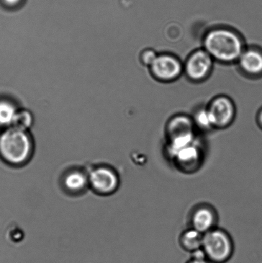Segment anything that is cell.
Segmentation results:
<instances>
[{
	"mask_svg": "<svg viewBox=\"0 0 262 263\" xmlns=\"http://www.w3.org/2000/svg\"><path fill=\"white\" fill-rule=\"evenodd\" d=\"M204 46L214 60L226 64L238 61L245 50L240 36L226 28H214L208 32L204 37Z\"/></svg>",
	"mask_w": 262,
	"mask_h": 263,
	"instance_id": "cell-1",
	"label": "cell"
},
{
	"mask_svg": "<svg viewBox=\"0 0 262 263\" xmlns=\"http://www.w3.org/2000/svg\"><path fill=\"white\" fill-rule=\"evenodd\" d=\"M202 250L209 262L227 263L234 254V241L227 230L218 226L204 234Z\"/></svg>",
	"mask_w": 262,
	"mask_h": 263,
	"instance_id": "cell-2",
	"label": "cell"
},
{
	"mask_svg": "<svg viewBox=\"0 0 262 263\" xmlns=\"http://www.w3.org/2000/svg\"><path fill=\"white\" fill-rule=\"evenodd\" d=\"M193 119L179 115L171 118L166 127V154L194 143L197 138Z\"/></svg>",
	"mask_w": 262,
	"mask_h": 263,
	"instance_id": "cell-3",
	"label": "cell"
},
{
	"mask_svg": "<svg viewBox=\"0 0 262 263\" xmlns=\"http://www.w3.org/2000/svg\"><path fill=\"white\" fill-rule=\"evenodd\" d=\"M31 143L25 131L11 128L0 136V153L12 164H21L29 157Z\"/></svg>",
	"mask_w": 262,
	"mask_h": 263,
	"instance_id": "cell-4",
	"label": "cell"
},
{
	"mask_svg": "<svg viewBox=\"0 0 262 263\" xmlns=\"http://www.w3.org/2000/svg\"><path fill=\"white\" fill-rule=\"evenodd\" d=\"M179 172L193 174L201 168L205 160V151L197 139L194 143L166 155Z\"/></svg>",
	"mask_w": 262,
	"mask_h": 263,
	"instance_id": "cell-5",
	"label": "cell"
},
{
	"mask_svg": "<svg viewBox=\"0 0 262 263\" xmlns=\"http://www.w3.org/2000/svg\"><path fill=\"white\" fill-rule=\"evenodd\" d=\"M187 218L189 228L204 234L218 227L219 215L211 203L203 202L192 207Z\"/></svg>",
	"mask_w": 262,
	"mask_h": 263,
	"instance_id": "cell-6",
	"label": "cell"
},
{
	"mask_svg": "<svg viewBox=\"0 0 262 263\" xmlns=\"http://www.w3.org/2000/svg\"><path fill=\"white\" fill-rule=\"evenodd\" d=\"M214 61L204 49L195 51L187 59L184 66V71L192 81H204L212 71Z\"/></svg>",
	"mask_w": 262,
	"mask_h": 263,
	"instance_id": "cell-7",
	"label": "cell"
},
{
	"mask_svg": "<svg viewBox=\"0 0 262 263\" xmlns=\"http://www.w3.org/2000/svg\"><path fill=\"white\" fill-rule=\"evenodd\" d=\"M151 73L160 81H173L181 76L184 66L178 58L169 54L158 55L150 67Z\"/></svg>",
	"mask_w": 262,
	"mask_h": 263,
	"instance_id": "cell-8",
	"label": "cell"
},
{
	"mask_svg": "<svg viewBox=\"0 0 262 263\" xmlns=\"http://www.w3.org/2000/svg\"><path fill=\"white\" fill-rule=\"evenodd\" d=\"M212 118L215 129H223L232 123L235 117V107L227 97L215 98L207 107Z\"/></svg>",
	"mask_w": 262,
	"mask_h": 263,
	"instance_id": "cell-9",
	"label": "cell"
},
{
	"mask_svg": "<svg viewBox=\"0 0 262 263\" xmlns=\"http://www.w3.org/2000/svg\"><path fill=\"white\" fill-rule=\"evenodd\" d=\"M90 182L97 192L107 193L115 190L118 184V179L112 170L100 167L91 172Z\"/></svg>",
	"mask_w": 262,
	"mask_h": 263,
	"instance_id": "cell-10",
	"label": "cell"
},
{
	"mask_svg": "<svg viewBox=\"0 0 262 263\" xmlns=\"http://www.w3.org/2000/svg\"><path fill=\"white\" fill-rule=\"evenodd\" d=\"M241 69L251 76L262 74V52L255 48L243 51L238 60Z\"/></svg>",
	"mask_w": 262,
	"mask_h": 263,
	"instance_id": "cell-11",
	"label": "cell"
},
{
	"mask_svg": "<svg viewBox=\"0 0 262 263\" xmlns=\"http://www.w3.org/2000/svg\"><path fill=\"white\" fill-rule=\"evenodd\" d=\"M203 238L204 234L188 227L179 234V246L185 252L191 254L202 249Z\"/></svg>",
	"mask_w": 262,
	"mask_h": 263,
	"instance_id": "cell-12",
	"label": "cell"
},
{
	"mask_svg": "<svg viewBox=\"0 0 262 263\" xmlns=\"http://www.w3.org/2000/svg\"><path fill=\"white\" fill-rule=\"evenodd\" d=\"M192 119L196 129L198 128L199 130L205 132L215 129L211 115L207 107L197 110Z\"/></svg>",
	"mask_w": 262,
	"mask_h": 263,
	"instance_id": "cell-13",
	"label": "cell"
},
{
	"mask_svg": "<svg viewBox=\"0 0 262 263\" xmlns=\"http://www.w3.org/2000/svg\"><path fill=\"white\" fill-rule=\"evenodd\" d=\"M17 110L10 103L0 102V125H12Z\"/></svg>",
	"mask_w": 262,
	"mask_h": 263,
	"instance_id": "cell-14",
	"label": "cell"
},
{
	"mask_svg": "<svg viewBox=\"0 0 262 263\" xmlns=\"http://www.w3.org/2000/svg\"><path fill=\"white\" fill-rule=\"evenodd\" d=\"M65 185L68 189L71 191H80L87 183L86 176L79 172H73L66 177Z\"/></svg>",
	"mask_w": 262,
	"mask_h": 263,
	"instance_id": "cell-15",
	"label": "cell"
},
{
	"mask_svg": "<svg viewBox=\"0 0 262 263\" xmlns=\"http://www.w3.org/2000/svg\"><path fill=\"white\" fill-rule=\"evenodd\" d=\"M32 122V114L28 110H22L17 111L12 125L14 128L25 131L31 127Z\"/></svg>",
	"mask_w": 262,
	"mask_h": 263,
	"instance_id": "cell-16",
	"label": "cell"
},
{
	"mask_svg": "<svg viewBox=\"0 0 262 263\" xmlns=\"http://www.w3.org/2000/svg\"><path fill=\"white\" fill-rule=\"evenodd\" d=\"M157 53L155 51L151 50V49H148L143 51L140 55V61L144 65L148 66L149 68L151 66V64L153 63L156 58H157Z\"/></svg>",
	"mask_w": 262,
	"mask_h": 263,
	"instance_id": "cell-17",
	"label": "cell"
},
{
	"mask_svg": "<svg viewBox=\"0 0 262 263\" xmlns=\"http://www.w3.org/2000/svg\"><path fill=\"white\" fill-rule=\"evenodd\" d=\"M2 1L8 7H14L22 4L24 0H2Z\"/></svg>",
	"mask_w": 262,
	"mask_h": 263,
	"instance_id": "cell-18",
	"label": "cell"
},
{
	"mask_svg": "<svg viewBox=\"0 0 262 263\" xmlns=\"http://www.w3.org/2000/svg\"><path fill=\"white\" fill-rule=\"evenodd\" d=\"M186 263H211L205 258H196V257H191Z\"/></svg>",
	"mask_w": 262,
	"mask_h": 263,
	"instance_id": "cell-19",
	"label": "cell"
},
{
	"mask_svg": "<svg viewBox=\"0 0 262 263\" xmlns=\"http://www.w3.org/2000/svg\"><path fill=\"white\" fill-rule=\"evenodd\" d=\"M258 122L259 125H260V127L262 129V110H261L260 112L259 113L258 117Z\"/></svg>",
	"mask_w": 262,
	"mask_h": 263,
	"instance_id": "cell-20",
	"label": "cell"
}]
</instances>
